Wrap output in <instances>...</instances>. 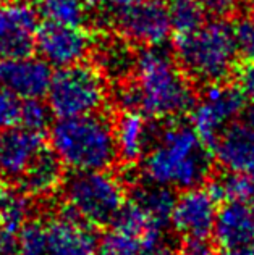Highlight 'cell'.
Instances as JSON below:
<instances>
[{
	"label": "cell",
	"instance_id": "4fadbf2b",
	"mask_svg": "<svg viewBox=\"0 0 254 255\" xmlns=\"http://www.w3.org/2000/svg\"><path fill=\"white\" fill-rule=\"evenodd\" d=\"M50 65L42 58L29 55L3 58L0 62V86L21 99H41L52 81Z\"/></svg>",
	"mask_w": 254,
	"mask_h": 255
},
{
	"label": "cell",
	"instance_id": "44dd1931",
	"mask_svg": "<svg viewBox=\"0 0 254 255\" xmlns=\"http://www.w3.org/2000/svg\"><path fill=\"white\" fill-rule=\"evenodd\" d=\"M29 217L28 196L19 192H5L0 197V230L21 233Z\"/></svg>",
	"mask_w": 254,
	"mask_h": 255
},
{
	"label": "cell",
	"instance_id": "ba28073f",
	"mask_svg": "<svg viewBox=\"0 0 254 255\" xmlns=\"http://www.w3.org/2000/svg\"><path fill=\"white\" fill-rule=\"evenodd\" d=\"M246 97L238 86L222 81L206 86L203 96L190 110V125L206 145L216 142L220 132L245 112Z\"/></svg>",
	"mask_w": 254,
	"mask_h": 255
},
{
	"label": "cell",
	"instance_id": "ffe728a7",
	"mask_svg": "<svg viewBox=\"0 0 254 255\" xmlns=\"http://www.w3.org/2000/svg\"><path fill=\"white\" fill-rule=\"evenodd\" d=\"M130 200L141 207L157 225L162 228L170 225L173 205H175L177 200L170 187L152 184L146 181V184L136 187Z\"/></svg>",
	"mask_w": 254,
	"mask_h": 255
},
{
	"label": "cell",
	"instance_id": "d6986e66",
	"mask_svg": "<svg viewBox=\"0 0 254 255\" xmlns=\"http://www.w3.org/2000/svg\"><path fill=\"white\" fill-rule=\"evenodd\" d=\"M162 236H146L113 223L99 239L97 255H144L146 249Z\"/></svg>",
	"mask_w": 254,
	"mask_h": 255
},
{
	"label": "cell",
	"instance_id": "cb8c5ba5",
	"mask_svg": "<svg viewBox=\"0 0 254 255\" xmlns=\"http://www.w3.org/2000/svg\"><path fill=\"white\" fill-rule=\"evenodd\" d=\"M49 21L81 26L86 21V0H44L41 3Z\"/></svg>",
	"mask_w": 254,
	"mask_h": 255
},
{
	"label": "cell",
	"instance_id": "484cf974",
	"mask_svg": "<svg viewBox=\"0 0 254 255\" xmlns=\"http://www.w3.org/2000/svg\"><path fill=\"white\" fill-rule=\"evenodd\" d=\"M101 62L104 70L112 75H123L126 70L133 68L135 62L131 60V55L126 45L120 42H109L101 49Z\"/></svg>",
	"mask_w": 254,
	"mask_h": 255
},
{
	"label": "cell",
	"instance_id": "836d02e7",
	"mask_svg": "<svg viewBox=\"0 0 254 255\" xmlns=\"http://www.w3.org/2000/svg\"><path fill=\"white\" fill-rule=\"evenodd\" d=\"M225 255H254V243L250 246L240 247V249H233V251H227Z\"/></svg>",
	"mask_w": 254,
	"mask_h": 255
},
{
	"label": "cell",
	"instance_id": "9a60e30c",
	"mask_svg": "<svg viewBox=\"0 0 254 255\" xmlns=\"http://www.w3.org/2000/svg\"><path fill=\"white\" fill-rule=\"evenodd\" d=\"M212 149L224 170L254 176V128L248 123L229 125L212 144Z\"/></svg>",
	"mask_w": 254,
	"mask_h": 255
},
{
	"label": "cell",
	"instance_id": "7a4b0ae2",
	"mask_svg": "<svg viewBox=\"0 0 254 255\" xmlns=\"http://www.w3.org/2000/svg\"><path fill=\"white\" fill-rule=\"evenodd\" d=\"M138 112L154 120H177L190 113L195 94L185 71L160 47H146L133 65Z\"/></svg>",
	"mask_w": 254,
	"mask_h": 255
},
{
	"label": "cell",
	"instance_id": "7c38bea8",
	"mask_svg": "<svg viewBox=\"0 0 254 255\" xmlns=\"http://www.w3.org/2000/svg\"><path fill=\"white\" fill-rule=\"evenodd\" d=\"M217 212V199L209 189L190 187L177 197L170 225L186 241L207 239L212 234Z\"/></svg>",
	"mask_w": 254,
	"mask_h": 255
},
{
	"label": "cell",
	"instance_id": "83f0119b",
	"mask_svg": "<svg viewBox=\"0 0 254 255\" xmlns=\"http://www.w3.org/2000/svg\"><path fill=\"white\" fill-rule=\"evenodd\" d=\"M233 29H235L238 53H242L246 62L254 63V19L251 16L245 18Z\"/></svg>",
	"mask_w": 254,
	"mask_h": 255
},
{
	"label": "cell",
	"instance_id": "e575fe53",
	"mask_svg": "<svg viewBox=\"0 0 254 255\" xmlns=\"http://www.w3.org/2000/svg\"><path fill=\"white\" fill-rule=\"evenodd\" d=\"M245 118H246V123L254 128V100L245 109Z\"/></svg>",
	"mask_w": 254,
	"mask_h": 255
},
{
	"label": "cell",
	"instance_id": "9c48e42d",
	"mask_svg": "<svg viewBox=\"0 0 254 255\" xmlns=\"http://www.w3.org/2000/svg\"><path fill=\"white\" fill-rule=\"evenodd\" d=\"M113 21L123 39L144 47L164 45L172 32L169 8L160 0H139L113 11Z\"/></svg>",
	"mask_w": 254,
	"mask_h": 255
},
{
	"label": "cell",
	"instance_id": "603a6c76",
	"mask_svg": "<svg viewBox=\"0 0 254 255\" xmlns=\"http://www.w3.org/2000/svg\"><path fill=\"white\" fill-rule=\"evenodd\" d=\"M167 8L172 29H175L177 34L193 31L204 23L206 11L199 0H170Z\"/></svg>",
	"mask_w": 254,
	"mask_h": 255
},
{
	"label": "cell",
	"instance_id": "74e56055",
	"mask_svg": "<svg viewBox=\"0 0 254 255\" xmlns=\"http://www.w3.org/2000/svg\"><path fill=\"white\" fill-rule=\"evenodd\" d=\"M2 194H3V187H2V184H0V197H2Z\"/></svg>",
	"mask_w": 254,
	"mask_h": 255
},
{
	"label": "cell",
	"instance_id": "f1b7e54d",
	"mask_svg": "<svg viewBox=\"0 0 254 255\" xmlns=\"http://www.w3.org/2000/svg\"><path fill=\"white\" fill-rule=\"evenodd\" d=\"M199 3L203 5L206 15L219 19L233 15L238 8V0H199Z\"/></svg>",
	"mask_w": 254,
	"mask_h": 255
},
{
	"label": "cell",
	"instance_id": "4316f807",
	"mask_svg": "<svg viewBox=\"0 0 254 255\" xmlns=\"http://www.w3.org/2000/svg\"><path fill=\"white\" fill-rule=\"evenodd\" d=\"M23 100L15 92L0 86V131L19 126Z\"/></svg>",
	"mask_w": 254,
	"mask_h": 255
},
{
	"label": "cell",
	"instance_id": "e0dca14e",
	"mask_svg": "<svg viewBox=\"0 0 254 255\" xmlns=\"http://www.w3.org/2000/svg\"><path fill=\"white\" fill-rule=\"evenodd\" d=\"M113 131L118 158L125 163H136L143 160L154 134V126L151 129L148 117L136 110H123L117 123H113Z\"/></svg>",
	"mask_w": 254,
	"mask_h": 255
},
{
	"label": "cell",
	"instance_id": "7402d4cb",
	"mask_svg": "<svg viewBox=\"0 0 254 255\" xmlns=\"http://www.w3.org/2000/svg\"><path fill=\"white\" fill-rule=\"evenodd\" d=\"M207 189L219 200H240V202H248L251 194L254 191V176L240 173L224 174L217 179H214Z\"/></svg>",
	"mask_w": 254,
	"mask_h": 255
},
{
	"label": "cell",
	"instance_id": "8992f818",
	"mask_svg": "<svg viewBox=\"0 0 254 255\" xmlns=\"http://www.w3.org/2000/svg\"><path fill=\"white\" fill-rule=\"evenodd\" d=\"M94 228L68 210L31 220L19 234L18 255H97Z\"/></svg>",
	"mask_w": 254,
	"mask_h": 255
},
{
	"label": "cell",
	"instance_id": "d4e9b609",
	"mask_svg": "<svg viewBox=\"0 0 254 255\" xmlns=\"http://www.w3.org/2000/svg\"><path fill=\"white\" fill-rule=\"evenodd\" d=\"M50 117L52 112L49 105L44 104L41 99H24L19 126L36 132H44L50 128Z\"/></svg>",
	"mask_w": 254,
	"mask_h": 255
},
{
	"label": "cell",
	"instance_id": "2e32d148",
	"mask_svg": "<svg viewBox=\"0 0 254 255\" xmlns=\"http://www.w3.org/2000/svg\"><path fill=\"white\" fill-rule=\"evenodd\" d=\"M214 238L225 251L240 249L254 243V218L250 205L240 200H229L219 209L214 223Z\"/></svg>",
	"mask_w": 254,
	"mask_h": 255
},
{
	"label": "cell",
	"instance_id": "d590c367",
	"mask_svg": "<svg viewBox=\"0 0 254 255\" xmlns=\"http://www.w3.org/2000/svg\"><path fill=\"white\" fill-rule=\"evenodd\" d=\"M250 205V209H251V213H253V218H254V191H253V194H251V197L248 199V202H246Z\"/></svg>",
	"mask_w": 254,
	"mask_h": 255
},
{
	"label": "cell",
	"instance_id": "d6a6232c",
	"mask_svg": "<svg viewBox=\"0 0 254 255\" xmlns=\"http://www.w3.org/2000/svg\"><path fill=\"white\" fill-rule=\"evenodd\" d=\"M91 2L96 6H99V8H104L109 11H117V10H122L131 3L139 2V0H91Z\"/></svg>",
	"mask_w": 254,
	"mask_h": 255
},
{
	"label": "cell",
	"instance_id": "277c9868",
	"mask_svg": "<svg viewBox=\"0 0 254 255\" xmlns=\"http://www.w3.org/2000/svg\"><path fill=\"white\" fill-rule=\"evenodd\" d=\"M175 57L185 75L199 83H219L237 65L235 29L225 19L214 18L196 29L175 37Z\"/></svg>",
	"mask_w": 254,
	"mask_h": 255
},
{
	"label": "cell",
	"instance_id": "5b68a950",
	"mask_svg": "<svg viewBox=\"0 0 254 255\" xmlns=\"http://www.w3.org/2000/svg\"><path fill=\"white\" fill-rule=\"evenodd\" d=\"M62 187L65 210L92 228L112 225L128 202L123 181L109 170L73 171Z\"/></svg>",
	"mask_w": 254,
	"mask_h": 255
},
{
	"label": "cell",
	"instance_id": "3957f363",
	"mask_svg": "<svg viewBox=\"0 0 254 255\" xmlns=\"http://www.w3.org/2000/svg\"><path fill=\"white\" fill-rule=\"evenodd\" d=\"M50 149L71 171L109 170L118 158L113 122L99 112L58 118L50 125Z\"/></svg>",
	"mask_w": 254,
	"mask_h": 255
},
{
	"label": "cell",
	"instance_id": "30bf717a",
	"mask_svg": "<svg viewBox=\"0 0 254 255\" xmlns=\"http://www.w3.org/2000/svg\"><path fill=\"white\" fill-rule=\"evenodd\" d=\"M39 26L37 13L28 0H0V57L29 55Z\"/></svg>",
	"mask_w": 254,
	"mask_h": 255
},
{
	"label": "cell",
	"instance_id": "4dcf8cb0",
	"mask_svg": "<svg viewBox=\"0 0 254 255\" xmlns=\"http://www.w3.org/2000/svg\"><path fill=\"white\" fill-rule=\"evenodd\" d=\"M178 255H219V252L206 239H193L186 241V244L178 252Z\"/></svg>",
	"mask_w": 254,
	"mask_h": 255
},
{
	"label": "cell",
	"instance_id": "f546056e",
	"mask_svg": "<svg viewBox=\"0 0 254 255\" xmlns=\"http://www.w3.org/2000/svg\"><path fill=\"white\" fill-rule=\"evenodd\" d=\"M237 86L245 97L254 100V63L246 62L237 71Z\"/></svg>",
	"mask_w": 254,
	"mask_h": 255
},
{
	"label": "cell",
	"instance_id": "8d00e7d4",
	"mask_svg": "<svg viewBox=\"0 0 254 255\" xmlns=\"http://www.w3.org/2000/svg\"><path fill=\"white\" fill-rule=\"evenodd\" d=\"M28 2H29V3H39V5H41V3L44 2V0H28Z\"/></svg>",
	"mask_w": 254,
	"mask_h": 255
},
{
	"label": "cell",
	"instance_id": "52a82bcc",
	"mask_svg": "<svg viewBox=\"0 0 254 255\" xmlns=\"http://www.w3.org/2000/svg\"><path fill=\"white\" fill-rule=\"evenodd\" d=\"M47 105L53 117L71 118L97 113L107 99V84L101 70L86 63L58 68L52 75Z\"/></svg>",
	"mask_w": 254,
	"mask_h": 255
},
{
	"label": "cell",
	"instance_id": "1f68e13d",
	"mask_svg": "<svg viewBox=\"0 0 254 255\" xmlns=\"http://www.w3.org/2000/svg\"><path fill=\"white\" fill-rule=\"evenodd\" d=\"M144 255H178V251L162 238L156 241L154 244H151L148 249H146Z\"/></svg>",
	"mask_w": 254,
	"mask_h": 255
},
{
	"label": "cell",
	"instance_id": "6da1fadb",
	"mask_svg": "<svg viewBox=\"0 0 254 255\" xmlns=\"http://www.w3.org/2000/svg\"><path fill=\"white\" fill-rule=\"evenodd\" d=\"M191 125L169 120L154 126V134L143 157V174L148 183L190 189L196 187L211 171V157Z\"/></svg>",
	"mask_w": 254,
	"mask_h": 255
},
{
	"label": "cell",
	"instance_id": "f35d334b",
	"mask_svg": "<svg viewBox=\"0 0 254 255\" xmlns=\"http://www.w3.org/2000/svg\"><path fill=\"white\" fill-rule=\"evenodd\" d=\"M251 18H253V19H254V10H253V15H251Z\"/></svg>",
	"mask_w": 254,
	"mask_h": 255
},
{
	"label": "cell",
	"instance_id": "8fae6325",
	"mask_svg": "<svg viewBox=\"0 0 254 255\" xmlns=\"http://www.w3.org/2000/svg\"><path fill=\"white\" fill-rule=\"evenodd\" d=\"M92 39L81 26L60 24L47 21L39 26L36 49L42 60L50 66H63L81 63L91 52Z\"/></svg>",
	"mask_w": 254,
	"mask_h": 255
},
{
	"label": "cell",
	"instance_id": "5bb4252c",
	"mask_svg": "<svg viewBox=\"0 0 254 255\" xmlns=\"http://www.w3.org/2000/svg\"><path fill=\"white\" fill-rule=\"evenodd\" d=\"M44 147L42 132L21 126L0 131V176L18 179Z\"/></svg>",
	"mask_w": 254,
	"mask_h": 255
},
{
	"label": "cell",
	"instance_id": "ac0fdd59",
	"mask_svg": "<svg viewBox=\"0 0 254 255\" xmlns=\"http://www.w3.org/2000/svg\"><path fill=\"white\" fill-rule=\"evenodd\" d=\"M63 179V163L52 149L44 147L16 181L19 191L28 197H45L57 192Z\"/></svg>",
	"mask_w": 254,
	"mask_h": 255
}]
</instances>
